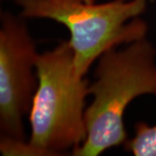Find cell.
I'll use <instances>...</instances> for the list:
<instances>
[{"mask_svg": "<svg viewBox=\"0 0 156 156\" xmlns=\"http://www.w3.org/2000/svg\"><path fill=\"white\" fill-rule=\"evenodd\" d=\"M38 53L25 23L9 12L0 22L1 137L24 140L23 119L30 114L38 85Z\"/></svg>", "mask_w": 156, "mask_h": 156, "instance_id": "277c9868", "label": "cell"}, {"mask_svg": "<svg viewBox=\"0 0 156 156\" xmlns=\"http://www.w3.org/2000/svg\"><path fill=\"white\" fill-rule=\"evenodd\" d=\"M155 56L154 47L143 37L100 56L96 79L89 85V95L94 98L85 110L87 138L73 155L97 156L127 141L124 112L134 98L154 94Z\"/></svg>", "mask_w": 156, "mask_h": 156, "instance_id": "6da1fadb", "label": "cell"}, {"mask_svg": "<svg viewBox=\"0 0 156 156\" xmlns=\"http://www.w3.org/2000/svg\"><path fill=\"white\" fill-rule=\"evenodd\" d=\"M134 129V138L125 142L127 150L135 156H156V124L148 126L145 122H138Z\"/></svg>", "mask_w": 156, "mask_h": 156, "instance_id": "5b68a950", "label": "cell"}, {"mask_svg": "<svg viewBox=\"0 0 156 156\" xmlns=\"http://www.w3.org/2000/svg\"><path fill=\"white\" fill-rule=\"evenodd\" d=\"M23 17L48 18L66 26L76 70L85 76L92 62L109 49L146 37L147 26L139 16L147 0H16Z\"/></svg>", "mask_w": 156, "mask_h": 156, "instance_id": "3957f363", "label": "cell"}, {"mask_svg": "<svg viewBox=\"0 0 156 156\" xmlns=\"http://www.w3.org/2000/svg\"><path fill=\"white\" fill-rule=\"evenodd\" d=\"M38 85L30 112V144L40 155H59L87 138L85 98L89 83L79 76L69 41L38 54Z\"/></svg>", "mask_w": 156, "mask_h": 156, "instance_id": "7a4b0ae2", "label": "cell"}, {"mask_svg": "<svg viewBox=\"0 0 156 156\" xmlns=\"http://www.w3.org/2000/svg\"><path fill=\"white\" fill-rule=\"evenodd\" d=\"M88 1H95V0H88Z\"/></svg>", "mask_w": 156, "mask_h": 156, "instance_id": "8992f818", "label": "cell"}]
</instances>
